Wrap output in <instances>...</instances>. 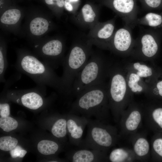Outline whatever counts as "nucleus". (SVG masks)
Here are the masks:
<instances>
[{"label":"nucleus","instance_id":"f257e3e1","mask_svg":"<svg viewBox=\"0 0 162 162\" xmlns=\"http://www.w3.org/2000/svg\"><path fill=\"white\" fill-rule=\"evenodd\" d=\"M17 53L14 67L18 72L30 77L38 86L50 87L64 94L61 77L57 75L54 69L27 50L20 49Z\"/></svg>","mask_w":162,"mask_h":162},{"label":"nucleus","instance_id":"f03ea898","mask_svg":"<svg viewBox=\"0 0 162 162\" xmlns=\"http://www.w3.org/2000/svg\"><path fill=\"white\" fill-rule=\"evenodd\" d=\"M71 105V112L87 118L92 117L107 123L110 117L108 95L103 83L80 92Z\"/></svg>","mask_w":162,"mask_h":162},{"label":"nucleus","instance_id":"7ed1b4c3","mask_svg":"<svg viewBox=\"0 0 162 162\" xmlns=\"http://www.w3.org/2000/svg\"><path fill=\"white\" fill-rule=\"evenodd\" d=\"M92 46L86 38L76 40L64 57L62 64L63 74L61 77L64 94L71 96L74 80L92 54Z\"/></svg>","mask_w":162,"mask_h":162},{"label":"nucleus","instance_id":"20e7f679","mask_svg":"<svg viewBox=\"0 0 162 162\" xmlns=\"http://www.w3.org/2000/svg\"><path fill=\"white\" fill-rule=\"evenodd\" d=\"M88 118L87 135L79 147L108 153L121 138L117 128L96 119Z\"/></svg>","mask_w":162,"mask_h":162},{"label":"nucleus","instance_id":"39448f33","mask_svg":"<svg viewBox=\"0 0 162 162\" xmlns=\"http://www.w3.org/2000/svg\"><path fill=\"white\" fill-rule=\"evenodd\" d=\"M104 62L98 52H93L87 63L76 77L71 96L76 97L80 92L91 86L103 83Z\"/></svg>","mask_w":162,"mask_h":162},{"label":"nucleus","instance_id":"423d86ee","mask_svg":"<svg viewBox=\"0 0 162 162\" xmlns=\"http://www.w3.org/2000/svg\"><path fill=\"white\" fill-rule=\"evenodd\" d=\"M34 50L35 55L54 69L62 65L64 58L65 43L61 38H53L37 42Z\"/></svg>","mask_w":162,"mask_h":162},{"label":"nucleus","instance_id":"0eeeda50","mask_svg":"<svg viewBox=\"0 0 162 162\" xmlns=\"http://www.w3.org/2000/svg\"><path fill=\"white\" fill-rule=\"evenodd\" d=\"M112 76L108 94L109 106L114 120L118 124L125 110L123 102L125 99L126 85L124 77L121 74H116Z\"/></svg>","mask_w":162,"mask_h":162},{"label":"nucleus","instance_id":"6e6552de","mask_svg":"<svg viewBox=\"0 0 162 162\" xmlns=\"http://www.w3.org/2000/svg\"><path fill=\"white\" fill-rule=\"evenodd\" d=\"M115 20L98 22L90 29L86 38L92 45L101 49L109 48V44L116 31Z\"/></svg>","mask_w":162,"mask_h":162},{"label":"nucleus","instance_id":"1a4fd4ad","mask_svg":"<svg viewBox=\"0 0 162 162\" xmlns=\"http://www.w3.org/2000/svg\"><path fill=\"white\" fill-rule=\"evenodd\" d=\"M143 111L130 107L122 114L118 124L121 137L128 138L137 132L143 120Z\"/></svg>","mask_w":162,"mask_h":162},{"label":"nucleus","instance_id":"9d476101","mask_svg":"<svg viewBox=\"0 0 162 162\" xmlns=\"http://www.w3.org/2000/svg\"><path fill=\"white\" fill-rule=\"evenodd\" d=\"M111 8L124 21L125 26H135L137 9L136 0H112Z\"/></svg>","mask_w":162,"mask_h":162},{"label":"nucleus","instance_id":"9b49d317","mask_svg":"<svg viewBox=\"0 0 162 162\" xmlns=\"http://www.w3.org/2000/svg\"><path fill=\"white\" fill-rule=\"evenodd\" d=\"M44 87L38 86L26 90H8L7 92L20 96L16 98L18 103H21L24 106L32 110H37L42 107L44 104L43 99L40 91Z\"/></svg>","mask_w":162,"mask_h":162},{"label":"nucleus","instance_id":"f8f14e48","mask_svg":"<svg viewBox=\"0 0 162 162\" xmlns=\"http://www.w3.org/2000/svg\"><path fill=\"white\" fill-rule=\"evenodd\" d=\"M67 130L70 142L79 147L85 128L88 123V118L72 113L67 117Z\"/></svg>","mask_w":162,"mask_h":162},{"label":"nucleus","instance_id":"ddd939ff","mask_svg":"<svg viewBox=\"0 0 162 162\" xmlns=\"http://www.w3.org/2000/svg\"><path fill=\"white\" fill-rule=\"evenodd\" d=\"M98 10L89 4H85L80 10L72 15V20L79 26L90 29L99 21Z\"/></svg>","mask_w":162,"mask_h":162},{"label":"nucleus","instance_id":"4468645a","mask_svg":"<svg viewBox=\"0 0 162 162\" xmlns=\"http://www.w3.org/2000/svg\"><path fill=\"white\" fill-rule=\"evenodd\" d=\"M128 139L132 145V149L137 160L142 162L149 161L150 146L145 134L137 132Z\"/></svg>","mask_w":162,"mask_h":162},{"label":"nucleus","instance_id":"2eb2a0df","mask_svg":"<svg viewBox=\"0 0 162 162\" xmlns=\"http://www.w3.org/2000/svg\"><path fill=\"white\" fill-rule=\"evenodd\" d=\"M130 28L125 26L116 30L110 41L109 48L119 52L128 50L133 40Z\"/></svg>","mask_w":162,"mask_h":162},{"label":"nucleus","instance_id":"dca6fc26","mask_svg":"<svg viewBox=\"0 0 162 162\" xmlns=\"http://www.w3.org/2000/svg\"><path fill=\"white\" fill-rule=\"evenodd\" d=\"M108 153L100 151L81 148L73 150L70 155L69 159L73 162H108Z\"/></svg>","mask_w":162,"mask_h":162},{"label":"nucleus","instance_id":"f3484780","mask_svg":"<svg viewBox=\"0 0 162 162\" xmlns=\"http://www.w3.org/2000/svg\"><path fill=\"white\" fill-rule=\"evenodd\" d=\"M157 34L154 32L147 31L139 36V40L142 45L141 51L143 55L151 57L156 54L158 50Z\"/></svg>","mask_w":162,"mask_h":162},{"label":"nucleus","instance_id":"a211bd4d","mask_svg":"<svg viewBox=\"0 0 162 162\" xmlns=\"http://www.w3.org/2000/svg\"><path fill=\"white\" fill-rule=\"evenodd\" d=\"M52 26L51 21L47 18L42 16H36L29 22L28 31L30 35L38 37L49 31Z\"/></svg>","mask_w":162,"mask_h":162},{"label":"nucleus","instance_id":"6ab92c4d","mask_svg":"<svg viewBox=\"0 0 162 162\" xmlns=\"http://www.w3.org/2000/svg\"><path fill=\"white\" fill-rule=\"evenodd\" d=\"M108 162H132L137 161L132 148L126 147L115 148L108 156Z\"/></svg>","mask_w":162,"mask_h":162},{"label":"nucleus","instance_id":"aec40b11","mask_svg":"<svg viewBox=\"0 0 162 162\" xmlns=\"http://www.w3.org/2000/svg\"><path fill=\"white\" fill-rule=\"evenodd\" d=\"M23 16L21 11L16 8H10L1 13L0 21L3 27L11 28L17 25Z\"/></svg>","mask_w":162,"mask_h":162},{"label":"nucleus","instance_id":"412c9836","mask_svg":"<svg viewBox=\"0 0 162 162\" xmlns=\"http://www.w3.org/2000/svg\"><path fill=\"white\" fill-rule=\"evenodd\" d=\"M143 112V120L148 129H152L156 125L162 129V108L152 110L148 109Z\"/></svg>","mask_w":162,"mask_h":162},{"label":"nucleus","instance_id":"4be33fe9","mask_svg":"<svg viewBox=\"0 0 162 162\" xmlns=\"http://www.w3.org/2000/svg\"><path fill=\"white\" fill-rule=\"evenodd\" d=\"M146 26L153 28L162 27V13L149 12L136 20L135 26Z\"/></svg>","mask_w":162,"mask_h":162},{"label":"nucleus","instance_id":"5701e85b","mask_svg":"<svg viewBox=\"0 0 162 162\" xmlns=\"http://www.w3.org/2000/svg\"><path fill=\"white\" fill-rule=\"evenodd\" d=\"M59 146L56 142L50 140H43L40 141L37 145L38 151L45 155L54 154L59 150Z\"/></svg>","mask_w":162,"mask_h":162},{"label":"nucleus","instance_id":"b1692460","mask_svg":"<svg viewBox=\"0 0 162 162\" xmlns=\"http://www.w3.org/2000/svg\"><path fill=\"white\" fill-rule=\"evenodd\" d=\"M51 132L57 138H62L65 137L68 133L67 119L60 118L56 120L52 127Z\"/></svg>","mask_w":162,"mask_h":162},{"label":"nucleus","instance_id":"393cba45","mask_svg":"<svg viewBox=\"0 0 162 162\" xmlns=\"http://www.w3.org/2000/svg\"><path fill=\"white\" fill-rule=\"evenodd\" d=\"M7 44L4 41L1 40L0 45V82L4 83L6 81L4 78L5 72L8 67L7 58Z\"/></svg>","mask_w":162,"mask_h":162},{"label":"nucleus","instance_id":"a878e982","mask_svg":"<svg viewBox=\"0 0 162 162\" xmlns=\"http://www.w3.org/2000/svg\"><path fill=\"white\" fill-rule=\"evenodd\" d=\"M18 126L17 121L13 118L8 116L0 118V127L5 132L13 130L16 129Z\"/></svg>","mask_w":162,"mask_h":162},{"label":"nucleus","instance_id":"bb28decb","mask_svg":"<svg viewBox=\"0 0 162 162\" xmlns=\"http://www.w3.org/2000/svg\"><path fill=\"white\" fill-rule=\"evenodd\" d=\"M17 140L10 136L1 137L0 138V149L5 151H10L18 143Z\"/></svg>","mask_w":162,"mask_h":162},{"label":"nucleus","instance_id":"cd10ccee","mask_svg":"<svg viewBox=\"0 0 162 162\" xmlns=\"http://www.w3.org/2000/svg\"><path fill=\"white\" fill-rule=\"evenodd\" d=\"M129 79L128 85L131 88L133 92H140L142 91V87L139 85L137 83L140 80V77L137 74L134 73L131 74L130 75Z\"/></svg>","mask_w":162,"mask_h":162},{"label":"nucleus","instance_id":"c85d7f7f","mask_svg":"<svg viewBox=\"0 0 162 162\" xmlns=\"http://www.w3.org/2000/svg\"><path fill=\"white\" fill-rule=\"evenodd\" d=\"M134 67L135 69L138 70L137 74L140 77H146L152 75L151 68L145 65L141 64L139 62H136L134 64Z\"/></svg>","mask_w":162,"mask_h":162},{"label":"nucleus","instance_id":"c756f323","mask_svg":"<svg viewBox=\"0 0 162 162\" xmlns=\"http://www.w3.org/2000/svg\"><path fill=\"white\" fill-rule=\"evenodd\" d=\"M144 7L148 9L160 8L162 5V0H140Z\"/></svg>","mask_w":162,"mask_h":162},{"label":"nucleus","instance_id":"7c9ffc66","mask_svg":"<svg viewBox=\"0 0 162 162\" xmlns=\"http://www.w3.org/2000/svg\"><path fill=\"white\" fill-rule=\"evenodd\" d=\"M152 152L162 158V138L154 139L152 141Z\"/></svg>","mask_w":162,"mask_h":162},{"label":"nucleus","instance_id":"2f4dec72","mask_svg":"<svg viewBox=\"0 0 162 162\" xmlns=\"http://www.w3.org/2000/svg\"><path fill=\"white\" fill-rule=\"evenodd\" d=\"M46 4L49 5L56 7L60 17L63 13L62 8L64 7V0H44Z\"/></svg>","mask_w":162,"mask_h":162},{"label":"nucleus","instance_id":"473e14b6","mask_svg":"<svg viewBox=\"0 0 162 162\" xmlns=\"http://www.w3.org/2000/svg\"><path fill=\"white\" fill-rule=\"evenodd\" d=\"M10 106L8 103H5L0 104V115L1 117L9 116L10 114Z\"/></svg>","mask_w":162,"mask_h":162},{"label":"nucleus","instance_id":"72a5a7b5","mask_svg":"<svg viewBox=\"0 0 162 162\" xmlns=\"http://www.w3.org/2000/svg\"><path fill=\"white\" fill-rule=\"evenodd\" d=\"M22 149L21 146H16L10 151V153L11 157L13 158H15L18 157H20L21 150Z\"/></svg>","mask_w":162,"mask_h":162},{"label":"nucleus","instance_id":"f704fd0d","mask_svg":"<svg viewBox=\"0 0 162 162\" xmlns=\"http://www.w3.org/2000/svg\"><path fill=\"white\" fill-rule=\"evenodd\" d=\"M157 87L158 90L159 94L162 97V81L157 83Z\"/></svg>","mask_w":162,"mask_h":162},{"label":"nucleus","instance_id":"c9c22d12","mask_svg":"<svg viewBox=\"0 0 162 162\" xmlns=\"http://www.w3.org/2000/svg\"><path fill=\"white\" fill-rule=\"evenodd\" d=\"M79 0H65V2H77Z\"/></svg>","mask_w":162,"mask_h":162}]
</instances>
